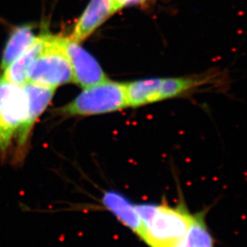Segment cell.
I'll use <instances>...</instances> for the list:
<instances>
[{
	"mask_svg": "<svg viewBox=\"0 0 247 247\" xmlns=\"http://www.w3.org/2000/svg\"><path fill=\"white\" fill-rule=\"evenodd\" d=\"M34 125L23 86L0 79V155L15 146L16 156L23 157Z\"/></svg>",
	"mask_w": 247,
	"mask_h": 247,
	"instance_id": "obj_1",
	"label": "cell"
},
{
	"mask_svg": "<svg viewBox=\"0 0 247 247\" xmlns=\"http://www.w3.org/2000/svg\"><path fill=\"white\" fill-rule=\"evenodd\" d=\"M144 226L143 241L150 247H182L193 215L167 205L135 206Z\"/></svg>",
	"mask_w": 247,
	"mask_h": 247,
	"instance_id": "obj_2",
	"label": "cell"
},
{
	"mask_svg": "<svg viewBox=\"0 0 247 247\" xmlns=\"http://www.w3.org/2000/svg\"><path fill=\"white\" fill-rule=\"evenodd\" d=\"M128 107L125 83L110 79L82 89L79 95L54 114L63 117L90 116Z\"/></svg>",
	"mask_w": 247,
	"mask_h": 247,
	"instance_id": "obj_3",
	"label": "cell"
},
{
	"mask_svg": "<svg viewBox=\"0 0 247 247\" xmlns=\"http://www.w3.org/2000/svg\"><path fill=\"white\" fill-rule=\"evenodd\" d=\"M62 36L50 34L47 43L27 71V82L55 89L73 82L67 55L62 43Z\"/></svg>",
	"mask_w": 247,
	"mask_h": 247,
	"instance_id": "obj_4",
	"label": "cell"
},
{
	"mask_svg": "<svg viewBox=\"0 0 247 247\" xmlns=\"http://www.w3.org/2000/svg\"><path fill=\"white\" fill-rule=\"evenodd\" d=\"M62 43L71 64L74 82L83 89L108 79L95 58L80 43L70 37H62Z\"/></svg>",
	"mask_w": 247,
	"mask_h": 247,
	"instance_id": "obj_5",
	"label": "cell"
},
{
	"mask_svg": "<svg viewBox=\"0 0 247 247\" xmlns=\"http://www.w3.org/2000/svg\"><path fill=\"white\" fill-rule=\"evenodd\" d=\"M115 12L113 0H90L69 37L80 43L90 37Z\"/></svg>",
	"mask_w": 247,
	"mask_h": 247,
	"instance_id": "obj_6",
	"label": "cell"
},
{
	"mask_svg": "<svg viewBox=\"0 0 247 247\" xmlns=\"http://www.w3.org/2000/svg\"><path fill=\"white\" fill-rule=\"evenodd\" d=\"M49 34L48 33H43L38 35L34 43L2 71L0 79L18 86H24L27 83L29 67L43 50Z\"/></svg>",
	"mask_w": 247,
	"mask_h": 247,
	"instance_id": "obj_7",
	"label": "cell"
},
{
	"mask_svg": "<svg viewBox=\"0 0 247 247\" xmlns=\"http://www.w3.org/2000/svg\"><path fill=\"white\" fill-rule=\"evenodd\" d=\"M103 203L126 226L130 229L141 239L144 238V226L135 206L122 194L108 191L103 197Z\"/></svg>",
	"mask_w": 247,
	"mask_h": 247,
	"instance_id": "obj_8",
	"label": "cell"
},
{
	"mask_svg": "<svg viewBox=\"0 0 247 247\" xmlns=\"http://www.w3.org/2000/svg\"><path fill=\"white\" fill-rule=\"evenodd\" d=\"M38 36L34 33L32 25H23L18 26L12 31L4 47L0 69L4 71L34 43Z\"/></svg>",
	"mask_w": 247,
	"mask_h": 247,
	"instance_id": "obj_9",
	"label": "cell"
},
{
	"mask_svg": "<svg viewBox=\"0 0 247 247\" xmlns=\"http://www.w3.org/2000/svg\"><path fill=\"white\" fill-rule=\"evenodd\" d=\"M207 81L208 79L203 76L158 78L159 101L183 94L195 87L205 84Z\"/></svg>",
	"mask_w": 247,
	"mask_h": 247,
	"instance_id": "obj_10",
	"label": "cell"
},
{
	"mask_svg": "<svg viewBox=\"0 0 247 247\" xmlns=\"http://www.w3.org/2000/svg\"><path fill=\"white\" fill-rule=\"evenodd\" d=\"M182 247H213V241L201 216H194Z\"/></svg>",
	"mask_w": 247,
	"mask_h": 247,
	"instance_id": "obj_11",
	"label": "cell"
},
{
	"mask_svg": "<svg viewBox=\"0 0 247 247\" xmlns=\"http://www.w3.org/2000/svg\"><path fill=\"white\" fill-rule=\"evenodd\" d=\"M148 0H113L115 11H118L122 8L135 5H143Z\"/></svg>",
	"mask_w": 247,
	"mask_h": 247,
	"instance_id": "obj_12",
	"label": "cell"
}]
</instances>
